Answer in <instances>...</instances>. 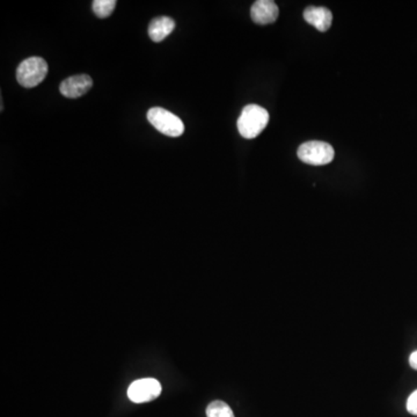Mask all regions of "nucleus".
<instances>
[{
	"mask_svg": "<svg viewBox=\"0 0 417 417\" xmlns=\"http://www.w3.org/2000/svg\"><path fill=\"white\" fill-rule=\"evenodd\" d=\"M269 122V113L264 107L257 105H248L240 114L236 126L240 135L246 139H253L267 127Z\"/></svg>",
	"mask_w": 417,
	"mask_h": 417,
	"instance_id": "obj_1",
	"label": "nucleus"
},
{
	"mask_svg": "<svg viewBox=\"0 0 417 417\" xmlns=\"http://www.w3.org/2000/svg\"><path fill=\"white\" fill-rule=\"evenodd\" d=\"M147 120L159 132L168 137H180L185 126L180 117L161 107H153L147 112Z\"/></svg>",
	"mask_w": 417,
	"mask_h": 417,
	"instance_id": "obj_2",
	"label": "nucleus"
},
{
	"mask_svg": "<svg viewBox=\"0 0 417 417\" xmlns=\"http://www.w3.org/2000/svg\"><path fill=\"white\" fill-rule=\"evenodd\" d=\"M48 64L41 57H29L20 63L17 69V80L26 89L40 85L48 75Z\"/></svg>",
	"mask_w": 417,
	"mask_h": 417,
	"instance_id": "obj_3",
	"label": "nucleus"
},
{
	"mask_svg": "<svg viewBox=\"0 0 417 417\" xmlns=\"http://www.w3.org/2000/svg\"><path fill=\"white\" fill-rule=\"evenodd\" d=\"M335 157V151L332 145L325 142L312 140L301 144L298 149V158L303 162L313 166H321L332 162Z\"/></svg>",
	"mask_w": 417,
	"mask_h": 417,
	"instance_id": "obj_4",
	"label": "nucleus"
},
{
	"mask_svg": "<svg viewBox=\"0 0 417 417\" xmlns=\"http://www.w3.org/2000/svg\"><path fill=\"white\" fill-rule=\"evenodd\" d=\"M161 393V384L153 378L136 380L128 388V397L135 404H145L157 399Z\"/></svg>",
	"mask_w": 417,
	"mask_h": 417,
	"instance_id": "obj_5",
	"label": "nucleus"
},
{
	"mask_svg": "<svg viewBox=\"0 0 417 417\" xmlns=\"http://www.w3.org/2000/svg\"><path fill=\"white\" fill-rule=\"evenodd\" d=\"M93 80L89 75H77L63 80L59 92L69 99H77L85 96L92 89Z\"/></svg>",
	"mask_w": 417,
	"mask_h": 417,
	"instance_id": "obj_6",
	"label": "nucleus"
},
{
	"mask_svg": "<svg viewBox=\"0 0 417 417\" xmlns=\"http://www.w3.org/2000/svg\"><path fill=\"white\" fill-rule=\"evenodd\" d=\"M278 6L271 0H257L250 8V17L257 24H273L278 20Z\"/></svg>",
	"mask_w": 417,
	"mask_h": 417,
	"instance_id": "obj_7",
	"label": "nucleus"
},
{
	"mask_svg": "<svg viewBox=\"0 0 417 417\" xmlns=\"http://www.w3.org/2000/svg\"><path fill=\"white\" fill-rule=\"evenodd\" d=\"M304 19L318 31H327L332 26L333 14L327 7L310 6L304 10Z\"/></svg>",
	"mask_w": 417,
	"mask_h": 417,
	"instance_id": "obj_8",
	"label": "nucleus"
},
{
	"mask_svg": "<svg viewBox=\"0 0 417 417\" xmlns=\"http://www.w3.org/2000/svg\"><path fill=\"white\" fill-rule=\"evenodd\" d=\"M175 21L169 17H156L149 26V35L153 42L164 41L174 31Z\"/></svg>",
	"mask_w": 417,
	"mask_h": 417,
	"instance_id": "obj_9",
	"label": "nucleus"
},
{
	"mask_svg": "<svg viewBox=\"0 0 417 417\" xmlns=\"http://www.w3.org/2000/svg\"><path fill=\"white\" fill-rule=\"evenodd\" d=\"M115 0H94L93 1V12L100 19H106L113 13L116 7Z\"/></svg>",
	"mask_w": 417,
	"mask_h": 417,
	"instance_id": "obj_10",
	"label": "nucleus"
},
{
	"mask_svg": "<svg viewBox=\"0 0 417 417\" xmlns=\"http://www.w3.org/2000/svg\"><path fill=\"white\" fill-rule=\"evenodd\" d=\"M206 417H234V414L229 404L217 400L206 407Z\"/></svg>",
	"mask_w": 417,
	"mask_h": 417,
	"instance_id": "obj_11",
	"label": "nucleus"
},
{
	"mask_svg": "<svg viewBox=\"0 0 417 417\" xmlns=\"http://www.w3.org/2000/svg\"><path fill=\"white\" fill-rule=\"evenodd\" d=\"M407 411L409 414L417 416V390L408 397Z\"/></svg>",
	"mask_w": 417,
	"mask_h": 417,
	"instance_id": "obj_12",
	"label": "nucleus"
},
{
	"mask_svg": "<svg viewBox=\"0 0 417 417\" xmlns=\"http://www.w3.org/2000/svg\"><path fill=\"white\" fill-rule=\"evenodd\" d=\"M409 364L414 370H417V350L411 354L409 357Z\"/></svg>",
	"mask_w": 417,
	"mask_h": 417,
	"instance_id": "obj_13",
	"label": "nucleus"
}]
</instances>
